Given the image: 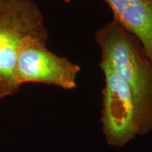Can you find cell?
<instances>
[{
	"label": "cell",
	"instance_id": "1",
	"mask_svg": "<svg viewBox=\"0 0 152 152\" xmlns=\"http://www.w3.org/2000/svg\"><path fill=\"white\" fill-rule=\"evenodd\" d=\"M102 62L132 91L143 134L152 130V62L138 39L114 19L96 34Z\"/></svg>",
	"mask_w": 152,
	"mask_h": 152
},
{
	"label": "cell",
	"instance_id": "2",
	"mask_svg": "<svg viewBox=\"0 0 152 152\" xmlns=\"http://www.w3.org/2000/svg\"><path fill=\"white\" fill-rule=\"evenodd\" d=\"M47 30L38 5L33 0H0V99L20 87L15 71L20 49L28 40H47Z\"/></svg>",
	"mask_w": 152,
	"mask_h": 152
},
{
	"label": "cell",
	"instance_id": "7",
	"mask_svg": "<svg viewBox=\"0 0 152 152\" xmlns=\"http://www.w3.org/2000/svg\"><path fill=\"white\" fill-rule=\"evenodd\" d=\"M151 1H152V0H151Z\"/></svg>",
	"mask_w": 152,
	"mask_h": 152
},
{
	"label": "cell",
	"instance_id": "6",
	"mask_svg": "<svg viewBox=\"0 0 152 152\" xmlns=\"http://www.w3.org/2000/svg\"><path fill=\"white\" fill-rule=\"evenodd\" d=\"M64 1H66V2H69V1H72V0H64Z\"/></svg>",
	"mask_w": 152,
	"mask_h": 152
},
{
	"label": "cell",
	"instance_id": "3",
	"mask_svg": "<svg viewBox=\"0 0 152 152\" xmlns=\"http://www.w3.org/2000/svg\"><path fill=\"white\" fill-rule=\"evenodd\" d=\"M105 77L102 123L108 143L122 147L137 135H143L141 116L132 91L118 75L101 62Z\"/></svg>",
	"mask_w": 152,
	"mask_h": 152
},
{
	"label": "cell",
	"instance_id": "5",
	"mask_svg": "<svg viewBox=\"0 0 152 152\" xmlns=\"http://www.w3.org/2000/svg\"><path fill=\"white\" fill-rule=\"evenodd\" d=\"M114 19L134 36L152 62V1L104 0Z\"/></svg>",
	"mask_w": 152,
	"mask_h": 152
},
{
	"label": "cell",
	"instance_id": "4",
	"mask_svg": "<svg viewBox=\"0 0 152 152\" xmlns=\"http://www.w3.org/2000/svg\"><path fill=\"white\" fill-rule=\"evenodd\" d=\"M46 43L41 39H31L24 44L15 71L17 84L20 87L24 83H39L66 90L75 88L80 67L49 51Z\"/></svg>",
	"mask_w": 152,
	"mask_h": 152
}]
</instances>
